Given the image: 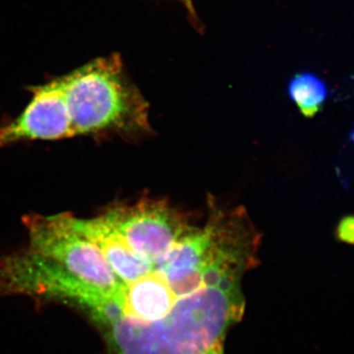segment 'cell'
I'll list each match as a JSON object with an SVG mask.
<instances>
[{"mask_svg":"<svg viewBox=\"0 0 354 354\" xmlns=\"http://www.w3.org/2000/svg\"><path fill=\"white\" fill-rule=\"evenodd\" d=\"M62 79L72 136L149 129L148 104L127 78L118 55L100 58Z\"/></svg>","mask_w":354,"mask_h":354,"instance_id":"6da1fadb","label":"cell"},{"mask_svg":"<svg viewBox=\"0 0 354 354\" xmlns=\"http://www.w3.org/2000/svg\"><path fill=\"white\" fill-rule=\"evenodd\" d=\"M30 250L64 268L102 297L120 304L124 285L115 276L101 250L77 232L65 214L24 218Z\"/></svg>","mask_w":354,"mask_h":354,"instance_id":"7a4b0ae2","label":"cell"},{"mask_svg":"<svg viewBox=\"0 0 354 354\" xmlns=\"http://www.w3.org/2000/svg\"><path fill=\"white\" fill-rule=\"evenodd\" d=\"M0 292H22L73 300L97 316L115 301L102 297L64 268L30 249L0 258Z\"/></svg>","mask_w":354,"mask_h":354,"instance_id":"3957f363","label":"cell"},{"mask_svg":"<svg viewBox=\"0 0 354 354\" xmlns=\"http://www.w3.org/2000/svg\"><path fill=\"white\" fill-rule=\"evenodd\" d=\"M102 216L140 258L152 265L164 259L192 228L165 200L145 198L133 206L113 207Z\"/></svg>","mask_w":354,"mask_h":354,"instance_id":"277c9868","label":"cell"},{"mask_svg":"<svg viewBox=\"0 0 354 354\" xmlns=\"http://www.w3.org/2000/svg\"><path fill=\"white\" fill-rule=\"evenodd\" d=\"M32 91L34 97L19 118L0 127V148L21 141L73 137L64 79Z\"/></svg>","mask_w":354,"mask_h":354,"instance_id":"5b68a950","label":"cell"},{"mask_svg":"<svg viewBox=\"0 0 354 354\" xmlns=\"http://www.w3.org/2000/svg\"><path fill=\"white\" fill-rule=\"evenodd\" d=\"M65 215L77 232L101 250L121 283L128 285L152 270L153 265L140 258L104 216L84 220L69 214Z\"/></svg>","mask_w":354,"mask_h":354,"instance_id":"8992f818","label":"cell"},{"mask_svg":"<svg viewBox=\"0 0 354 354\" xmlns=\"http://www.w3.org/2000/svg\"><path fill=\"white\" fill-rule=\"evenodd\" d=\"M288 95L305 118H314L329 95L325 81L315 74L302 72L293 77L288 84Z\"/></svg>","mask_w":354,"mask_h":354,"instance_id":"52a82bcc","label":"cell"},{"mask_svg":"<svg viewBox=\"0 0 354 354\" xmlns=\"http://www.w3.org/2000/svg\"><path fill=\"white\" fill-rule=\"evenodd\" d=\"M335 236L344 243L354 245V216H344L337 223Z\"/></svg>","mask_w":354,"mask_h":354,"instance_id":"ba28073f","label":"cell"}]
</instances>
